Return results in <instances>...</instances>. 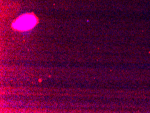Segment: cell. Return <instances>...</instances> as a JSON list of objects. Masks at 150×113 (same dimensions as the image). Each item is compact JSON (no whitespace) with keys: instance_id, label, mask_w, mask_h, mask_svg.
<instances>
[{"instance_id":"obj_1","label":"cell","mask_w":150,"mask_h":113,"mask_svg":"<svg viewBox=\"0 0 150 113\" xmlns=\"http://www.w3.org/2000/svg\"><path fill=\"white\" fill-rule=\"evenodd\" d=\"M36 18L34 16L25 15L18 18L13 26L18 30L24 31L33 28L36 24Z\"/></svg>"}]
</instances>
